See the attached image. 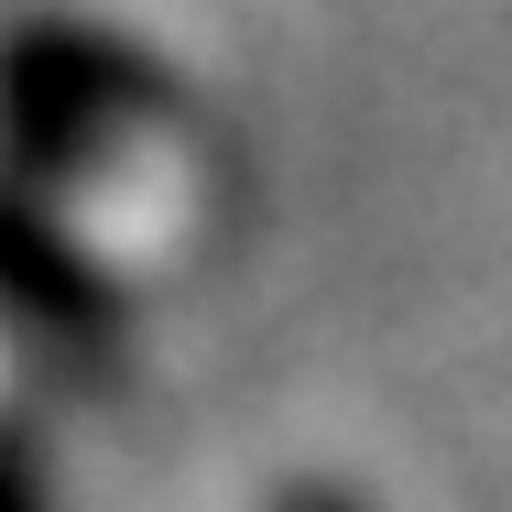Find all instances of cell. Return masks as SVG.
<instances>
[{"mask_svg": "<svg viewBox=\"0 0 512 512\" xmlns=\"http://www.w3.org/2000/svg\"><path fill=\"white\" fill-rule=\"evenodd\" d=\"M273 512H371V502H360L349 480H295V491H284Z\"/></svg>", "mask_w": 512, "mask_h": 512, "instance_id": "1", "label": "cell"}]
</instances>
